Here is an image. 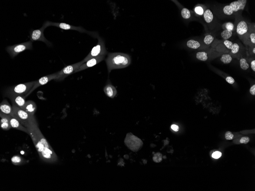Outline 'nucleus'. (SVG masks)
Wrapping results in <instances>:
<instances>
[{
	"mask_svg": "<svg viewBox=\"0 0 255 191\" xmlns=\"http://www.w3.org/2000/svg\"><path fill=\"white\" fill-rule=\"evenodd\" d=\"M28 135L30 137L40 158L49 163H56L58 157L39 128L34 125L29 129Z\"/></svg>",
	"mask_w": 255,
	"mask_h": 191,
	"instance_id": "f257e3e1",
	"label": "nucleus"
},
{
	"mask_svg": "<svg viewBox=\"0 0 255 191\" xmlns=\"http://www.w3.org/2000/svg\"><path fill=\"white\" fill-rule=\"evenodd\" d=\"M107 69L110 73L112 70L122 69L128 66L131 58L128 54L122 53H109L105 59Z\"/></svg>",
	"mask_w": 255,
	"mask_h": 191,
	"instance_id": "f03ea898",
	"label": "nucleus"
},
{
	"mask_svg": "<svg viewBox=\"0 0 255 191\" xmlns=\"http://www.w3.org/2000/svg\"><path fill=\"white\" fill-rule=\"evenodd\" d=\"M12 116L16 118L25 127L28 129L34 125H38L34 116H32L24 109L13 105Z\"/></svg>",
	"mask_w": 255,
	"mask_h": 191,
	"instance_id": "7ed1b4c3",
	"label": "nucleus"
},
{
	"mask_svg": "<svg viewBox=\"0 0 255 191\" xmlns=\"http://www.w3.org/2000/svg\"><path fill=\"white\" fill-rule=\"evenodd\" d=\"M35 82V81H31L10 87L6 90L4 95L8 98L15 95H23L25 97L31 90Z\"/></svg>",
	"mask_w": 255,
	"mask_h": 191,
	"instance_id": "20e7f679",
	"label": "nucleus"
},
{
	"mask_svg": "<svg viewBox=\"0 0 255 191\" xmlns=\"http://www.w3.org/2000/svg\"><path fill=\"white\" fill-rule=\"evenodd\" d=\"M97 45L91 50V52L87 57L83 60L84 63L92 58L99 56H105L107 54L105 43L102 38H98Z\"/></svg>",
	"mask_w": 255,
	"mask_h": 191,
	"instance_id": "39448f33",
	"label": "nucleus"
},
{
	"mask_svg": "<svg viewBox=\"0 0 255 191\" xmlns=\"http://www.w3.org/2000/svg\"><path fill=\"white\" fill-rule=\"evenodd\" d=\"M46 27L53 26L58 27L61 29L66 30H74L78 31L79 32L89 34L90 35L94 37H97V34H95L94 32H89L84 28L80 26H74L69 25V24L64 23H55L47 21L44 24Z\"/></svg>",
	"mask_w": 255,
	"mask_h": 191,
	"instance_id": "423d86ee",
	"label": "nucleus"
},
{
	"mask_svg": "<svg viewBox=\"0 0 255 191\" xmlns=\"http://www.w3.org/2000/svg\"><path fill=\"white\" fill-rule=\"evenodd\" d=\"M32 48V42L30 41L8 46L6 48V51L11 58H14L21 52Z\"/></svg>",
	"mask_w": 255,
	"mask_h": 191,
	"instance_id": "0eeeda50",
	"label": "nucleus"
},
{
	"mask_svg": "<svg viewBox=\"0 0 255 191\" xmlns=\"http://www.w3.org/2000/svg\"><path fill=\"white\" fill-rule=\"evenodd\" d=\"M84 63L83 60L81 62L65 67L59 72H57V77L54 80L58 82L64 80L69 75L75 73L76 71Z\"/></svg>",
	"mask_w": 255,
	"mask_h": 191,
	"instance_id": "6e6552de",
	"label": "nucleus"
},
{
	"mask_svg": "<svg viewBox=\"0 0 255 191\" xmlns=\"http://www.w3.org/2000/svg\"><path fill=\"white\" fill-rule=\"evenodd\" d=\"M247 2L246 0H238L234 1L230 3V5L225 6L223 8V12L226 15H233L235 13L244 10Z\"/></svg>",
	"mask_w": 255,
	"mask_h": 191,
	"instance_id": "1a4fd4ad",
	"label": "nucleus"
},
{
	"mask_svg": "<svg viewBox=\"0 0 255 191\" xmlns=\"http://www.w3.org/2000/svg\"><path fill=\"white\" fill-rule=\"evenodd\" d=\"M124 142L129 149L134 152L138 151L143 145L141 140L131 133L127 134Z\"/></svg>",
	"mask_w": 255,
	"mask_h": 191,
	"instance_id": "9d476101",
	"label": "nucleus"
},
{
	"mask_svg": "<svg viewBox=\"0 0 255 191\" xmlns=\"http://www.w3.org/2000/svg\"><path fill=\"white\" fill-rule=\"evenodd\" d=\"M46 28V27L43 25L39 29L33 31L30 35V39L31 42L41 41L45 43L49 46H51V43L46 39L44 36V31Z\"/></svg>",
	"mask_w": 255,
	"mask_h": 191,
	"instance_id": "9b49d317",
	"label": "nucleus"
},
{
	"mask_svg": "<svg viewBox=\"0 0 255 191\" xmlns=\"http://www.w3.org/2000/svg\"><path fill=\"white\" fill-rule=\"evenodd\" d=\"M57 76V73L51 74V75L42 77L40 79L38 80V81H35L33 86L31 90L30 91V92L28 93V94L25 96V97L26 98L27 97L29 96L33 91L35 90L38 87L46 85V84L48 83L50 81L52 80H55Z\"/></svg>",
	"mask_w": 255,
	"mask_h": 191,
	"instance_id": "f8f14e48",
	"label": "nucleus"
},
{
	"mask_svg": "<svg viewBox=\"0 0 255 191\" xmlns=\"http://www.w3.org/2000/svg\"><path fill=\"white\" fill-rule=\"evenodd\" d=\"M105 56H99L96 57L92 58L89 60L87 62L84 63L81 65L78 69L76 71V72H81V71L84 70L88 68L92 67L95 66L97 64L101 62L105 59Z\"/></svg>",
	"mask_w": 255,
	"mask_h": 191,
	"instance_id": "ddd939ff",
	"label": "nucleus"
},
{
	"mask_svg": "<svg viewBox=\"0 0 255 191\" xmlns=\"http://www.w3.org/2000/svg\"><path fill=\"white\" fill-rule=\"evenodd\" d=\"M250 29L247 23L244 21L241 20L238 24L236 27V32L242 39V38H246Z\"/></svg>",
	"mask_w": 255,
	"mask_h": 191,
	"instance_id": "4468645a",
	"label": "nucleus"
},
{
	"mask_svg": "<svg viewBox=\"0 0 255 191\" xmlns=\"http://www.w3.org/2000/svg\"><path fill=\"white\" fill-rule=\"evenodd\" d=\"M12 102V105L23 109L26 102L25 97L23 95H15L8 97Z\"/></svg>",
	"mask_w": 255,
	"mask_h": 191,
	"instance_id": "2eb2a0df",
	"label": "nucleus"
},
{
	"mask_svg": "<svg viewBox=\"0 0 255 191\" xmlns=\"http://www.w3.org/2000/svg\"><path fill=\"white\" fill-rule=\"evenodd\" d=\"M12 106L7 100L4 99L0 104V114L12 116Z\"/></svg>",
	"mask_w": 255,
	"mask_h": 191,
	"instance_id": "dca6fc26",
	"label": "nucleus"
},
{
	"mask_svg": "<svg viewBox=\"0 0 255 191\" xmlns=\"http://www.w3.org/2000/svg\"><path fill=\"white\" fill-rule=\"evenodd\" d=\"M9 122L11 128L25 132L28 134V129L24 126L16 118L12 116H10Z\"/></svg>",
	"mask_w": 255,
	"mask_h": 191,
	"instance_id": "f3484780",
	"label": "nucleus"
},
{
	"mask_svg": "<svg viewBox=\"0 0 255 191\" xmlns=\"http://www.w3.org/2000/svg\"><path fill=\"white\" fill-rule=\"evenodd\" d=\"M103 91L107 97L112 99H113L116 96L117 93L115 87L111 83H108L106 85Z\"/></svg>",
	"mask_w": 255,
	"mask_h": 191,
	"instance_id": "a211bd4d",
	"label": "nucleus"
},
{
	"mask_svg": "<svg viewBox=\"0 0 255 191\" xmlns=\"http://www.w3.org/2000/svg\"><path fill=\"white\" fill-rule=\"evenodd\" d=\"M36 105L33 101L28 100L26 101L25 106L23 109L28 112L30 115L34 116L36 111Z\"/></svg>",
	"mask_w": 255,
	"mask_h": 191,
	"instance_id": "6ab92c4d",
	"label": "nucleus"
},
{
	"mask_svg": "<svg viewBox=\"0 0 255 191\" xmlns=\"http://www.w3.org/2000/svg\"><path fill=\"white\" fill-rule=\"evenodd\" d=\"M1 122L0 126L1 129L4 131H8L11 128L9 122L10 116L0 114Z\"/></svg>",
	"mask_w": 255,
	"mask_h": 191,
	"instance_id": "aec40b11",
	"label": "nucleus"
},
{
	"mask_svg": "<svg viewBox=\"0 0 255 191\" xmlns=\"http://www.w3.org/2000/svg\"><path fill=\"white\" fill-rule=\"evenodd\" d=\"M11 162L15 165H20L26 163L27 161L19 155H15L11 158Z\"/></svg>",
	"mask_w": 255,
	"mask_h": 191,
	"instance_id": "412c9836",
	"label": "nucleus"
},
{
	"mask_svg": "<svg viewBox=\"0 0 255 191\" xmlns=\"http://www.w3.org/2000/svg\"><path fill=\"white\" fill-rule=\"evenodd\" d=\"M247 39V44H250V45H255V33L253 29H250L249 33L246 36Z\"/></svg>",
	"mask_w": 255,
	"mask_h": 191,
	"instance_id": "4be33fe9",
	"label": "nucleus"
},
{
	"mask_svg": "<svg viewBox=\"0 0 255 191\" xmlns=\"http://www.w3.org/2000/svg\"><path fill=\"white\" fill-rule=\"evenodd\" d=\"M187 45L188 48L193 49H198L200 46V44L198 41L193 39H190L187 41Z\"/></svg>",
	"mask_w": 255,
	"mask_h": 191,
	"instance_id": "5701e85b",
	"label": "nucleus"
},
{
	"mask_svg": "<svg viewBox=\"0 0 255 191\" xmlns=\"http://www.w3.org/2000/svg\"><path fill=\"white\" fill-rule=\"evenodd\" d=\"M204 17L205 20L208 23H211L213 19V14L210 9L206 10L204 13Z\"/></svg>",
	"mask_w": 255,
	"mask_h": 191,
	"instance_id": "b1692460",
	"label": "nucleus"
},
{
	"mask_svg": "<svg viewBox=\"0 0 255 191\" xmlns=\"http://www.w3.org/2000/svg\"><path fill=\"white\" fill-rule=\"evenodd\" d=\"M196 58L202 61H206L208 59L207 54L205 52H199L196 54Z\"/></svg>",
	"mask_w": 255,
	"mask_h": 191,
	"instance_id": "393cba45",
	"label": "nucleus"
},
{
	"mask_svg": "<svg viewBox=\"0 0 255 191\" xmlns=\"http://www.w3.org/2000/svg\"><path fill=\"white\" fill-rule=\"evenodd\" d=\"M220 60L224 64L230 63L232 60V58L230 54H225L222 55Z\"/></svg>",
	"mask_w": 255,
	"mask_h": 191,
	"instance_id": "a878e982",
	"label": "nucleus"
},
{
	"mask_svg": "<svg viewBox=\"0 0 255 191\" xmlns=\"http://www.w3.org/2000/svg\"><path fill=\"white\" fill-rule=\"evenodd\" d=\"M232 35V31L226 29H225L224 31H223L221 34L222 38L225 39V40H227L230 38Z\"/></svg>",
	"mask_w": 255,
	"mask_h": 191,
	"instance_id": "bb28decb",
	"label": "nucleus"
},
{
	"mask_svg": "<svg viewBox=\"0 0 255 191\" xmlns=\"http://www.w3.org/2000/svg\"><path fill=\"white\" fill-rule=\"evenodd\" d=\"M182 17L184 19H189L191 17V14L190 10L187 8H184L181 11Z\"/></svg>",
	"mask_w": 255,
	"mask_h": 191,
	"instance_id": "cd10ccee",
	"label": "nucleus"
},
{
	"mask_svg": "<svg viewBox=\"0 0 255 191\" xmlns=\"http://www.w3.org/2000/svg\"><path fill=\"white\" fill-rule=\"evenodd\" d=\"M240 65L241 68L244 70H246L248 69L250 66L247 60L244 58H242L240 60Z\"/></svg>",
	"mask_w": 255,
	"mask_h": 191,
	"instance_id": "c85d7f7f",
	"label": "nucleus"
},
{
	"mask_svg": "<svg viewBox=\"0 0 255 191\" xmlns=\"http://www.w3.org/2000/svg\"><path fill=\"white\" fill-rule=\"evenodd\" d=\"M214 40V37L212 35H206L204 38V42L206 45H210Z\"/></svg>",
	"mask_w": 255,
	"mask_h": 191,
	"instance_id": "c756f323",
	"label": "nucleus"
},
{
	"mask_svg": "<svg viewBox=\"0 0 255 191\" xmlns=\"http://www.w3.org/2000/svg\"><path fill=\"white\" fill-rule=\"evenodd\" d=\"M162 155L160 152H157L153 156V159L154 162L157 163H159L162 161Z\"/></svg>",
	"mask_w": 255,
	"mask_h": 191,
	"instance_id": "7c9ffc66",
	"label": "nucleus"
},
{
	"mask_svg": "<svg viewBox=\"0 0 255 191\" xmlns=\"http://www.w3.org/2000/svg\"><path fill=\"white\" fill-rule=\"evenodd\" d=\"M240 47L238 44L234 43L233 44V47L231 48V52L233 54H236L240 50Z\"/></svg>",
	"mask_w": 255,
	"mask_h": 191,
	"instance_id": "2f4dec72",
	"label": "nucleus"
},
{
	"mask_svg": "<svg viewBox=\"0 0 255 191\" xmlns=\"http://www.w3.org/2000/svg\"><path fill=\"white\" fill-rule=\"evenodd\" d=\"M233 43L231 41L228 40H225L224 41V45L226 48L228 49L231 50L233 47Z\"/></svg>",
	"mask_w": 255,
	"mask_h": 191,
	"instance_id": "473e14b6",
	"label": "nucleus"
},
{
	"mask_svg": "<svg viewBox=\"0 0 255 191\" xmlns=\"http://www.w3.org/2000/svg\"><path fill=\"white\" fill-rule=\"evenodd\" d=\"M226 29L232 31L234 29V25L231 22H228L225 24Z\"/></svg>",
	"mask_w": 255,
	"mask_h": 191,
	"instance_id": "72a5a7b5",
	"label": "nucleus"
},
{
	"mask_svg": "<svg viewBox=\"0 0 255 191\" xmlns=\"http://www.w3.org/2000/svg\"><path fill=\"white\" fill-rule=\"evenodd\" d=\"M195 12L199 15H202L204 14V10L201 7L198 6L196 7L194 9Z\"/></svg>",
	"mask_w": 255,
	"mask_h": 191,
	"instance_id": "f704fd0d",
	"label": "nucleus"
},
{
	"mask_svg": "<svg viewBox=\"0 0 255 191\" xmlns=\"http://www.w3.org/2000/svg\"><path fill=\"white\" fill-rule=\"evenodd\" d=\"M225 137L228 140H232L234 138V135L233 134L232 132L228 131L225 134Z\"/></svg>",
	"mask_w": 255,
	"mask_h": 191,
	"instance_id": "c9c22d12",
	"label": "nucleus"
},
{
	"mask_svg": "<svg viewBox=\"0 0 255 191\" xmlns=\"http://www.w3.org/2000/svg\"><path fill=\"white\" fill-rule=\"evenodd\" d=\"M250 141V138L247 137H244L241 138L240 142L241 143L247 144Z\"/></svg>",
	"mask_w": 255,
	"mask_h": 191,
	"instance_id": "e433bc0d",
	"label": "nucleus"
},
{
	"mask_svg": "<svg viewBox=\"0 0 255 191\" xmlns=\"http://www.w3.org/2000/svg\"><path fill=\"white\" fill-rule=\"evenodd\" d=\"M222 154L221 152H216L212 154V157L213 158H215V159H218L221 156Z\"/></svg>",
	"mask_w": 255,
	"mask_h": 191,
	"instance_id": "4c0bfd02",
	"label": "nucleus"
},
{
	"mask_svg": "<svg viewBox=\"0 0 255 191\" xmlns=\"http://www.w3.org/2000/svg\"><path fill=\"white\" fill-rule=\"evenodd\" d=\"M226 80L229 84L232 85L235 83V80L231 76H228L226 78Z\"/></svg>",
	"mask_w": 255,
	"mask_h": 191,
	"instance_id": "58836bf2",
	"label": "nucleus"
},
{
	"mask_svg": "<svg viewBox=\"0 0 255 191\" xmlns=\"http://www.w3.org/2000/svg\"><path fill=\"white\" fill-rule=\"evenodd\" d=\"M171 129L175 131V132L178 131L179 130V127L178 125H171Z\"/></svg>",
	"mask_w": 255,
	"mask_h": 191,
	"instance_id": "ea45409f",
	"label": "nucleus"
},
{
	"mask_svg": "<svg viewBox=\"0 0 255 191\" xmlns=\"http://www.w3.org/2000/svg\"><path fill=\"white\" fill-rule=\"evenodd\" d=\"M250 93L251 95H255V85H253L250 89Z\"/></svg>",
	"mask_w": 255,
	"mask_h": 191,
	"instance_id": "a19ab883",
	"label": "nucleus"
},
{
	"mask_svg": "<svg viewBox=\"0 0 255 191\" xmlns=\"http://www.w3.org/2000/svg\"><path fill=\"white\" fill-rule=\"evenodd\" d=\"M251 67L253 72H255V60H253L251 62Z\"/></svg>",
	"mask_w": 255,
	"mask_h": 191,
	"instance_id": "79ce46f5",
	"label": "nucleus"
},
{
	"mask_svg": "<svg viewBox=\"0 0 255 191\" xmlns=\"http://www.w3.org/2000/svg\"><path fill=\"white\" fill-rule=\"evenodd\" d=\"M252 52H253V54H255V47H254V48H253V51H252Z\"/></svg>",
	"mask_w": 255,
	"mask_h": 191,
	"instance_id": "37998d69",
	"label": "nucleus"
}]
</instances>
